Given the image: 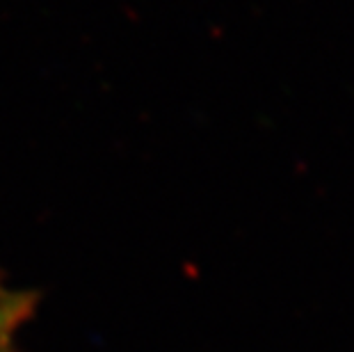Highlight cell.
Returning a JSON list of instances; mask_svg holds the SVG:
<instances>
[{
  "mask_svg": "<svg viewBox=\"0 0 354 352\" xmlns=\"http://www.w3.org/2000/svg\"><path fill=\"white\" fill-rule=\"evenodd\" d=\"M32 313V293L0 284V352H17V339Z\"/></svg>",
  "mask_w": 354,
  "mask_h": 352,
  "instance_id": "6da1fadb",
  "label": "cell"
}]
</instances>
